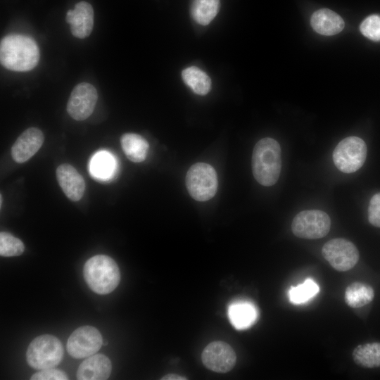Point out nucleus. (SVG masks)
<instances>
[{
	"label": "nucleus",
	"instance_id": "15",
	"mask_svg": "<svg viewBox=\"0 0 380 380\" xmlns=\"http://www.w3.org/2000/svg\"><path fill=\"white\" fill-rule=\"evenodd\" d=\"M111 369V362L108 357L103 354H94L80 364L77 371V379L105 380L110 376Z\"/></svg>",
	"mask_w": 380,
	"mask_h": 380
},
{
	"label": "nucleus",
	"instance_id": "14",
	"mask_svg": "<svg viewBox=\"0 0 380 380\" xmlns=\"http://www.w3.org/2000/svg\"><path fill=\"white\" fill-rule=\"evenodd\" d=\"M57 181L65 196L72 201H80L85 191L82 176L71 165L64 163L56 169Z\"/></svg>",
	"mask_w": 380,
	"mask_h": 380
},
{
	"label": "nucleus",
	"instance_id": "21",
	"mask_svg": "<svg viewBox=\"0 0 380 380\" xmlns=\"http://www.w3.org/2000/svg\"><path fill=\"white\" fill-rule=\"evenodd\" d=\"M184 82L198 95L207 94L211 88V80L202 70L190 66L182 72Z\"/></svg>",
	"mask_w": 380,
	"mask_h": 380
},
{
	"label": "nucleus",
	"instance_id": "17",
	"mask_svg": "<svg viewBox=\"0 0 380 380\" xmlns=\"http://www.w3.org/2000/svg\"><path fill=\"white\" fill-rule=\"evenodd\" d=\"M228 317L236 329L242 330L251 327L258 319L256 307L248 301L232 303L228 308Z\"/></svg>",
	"mask_w": 380,
	"mask_h": 380
},
{
	"label": "nucleus",
	"instance_id": "11",
	"mask_svg": "<svg viewBox=\"0 0 380 380\" xmlns=\"http://www.w3.org/2000/svg\"><path fill=\"white\" fill-rule=\"evenodd\" d=\"M201 360L208 369L217 373H226L234 367L236 355L230 345L217 341L209 343L204 348Z\"/></svg>",
	"mask_w": 380,
	"mask_h": 380
},
{
	"label": "nucleus",
	"instance_id": "30",
	"mask_svg": "<svg viewBox=\"0 0 380 380\" xmlns=\"http://www.w3.org/2000/svg\"><path fill=\"white\" fill-rule=\"evenodd\" d=\"M1 204H2V195L1 194L0 195V206L1 207Z\"/></svg>",
	"mask_w": 380,
	"mask_h": 380
},
{
	"label": "nucleus",
	"instance_id": "9",
	"mask_svg": "<svg viewBox=\"0 0 380 380\" xmlns=\"http://www.w3.org/2000/svg\"><path fill=\"white\" fill-rule=\"evenodd\" d=\"M102 345L103 338L96 328L91 326H82L71 334L66 348L70 356L81 359L94 355Z\"/></svg>",
	"mask_w": 380,
	"mask_h": 380
},
{
	"label": "nucleus",
	"instance_id": "28",
	"mask_svg": "<svg viewBox=\"0 0 380 380\" xmlns=\"http://www.w3.org/2000/svg\"><path fill=\"white\" fill-rule=\"evenodd\" d=\"M368 220L373 226L380 227V193L374 194L370 199Z\"/></svg>",
	"mask_w": 380,
	"mask_h": 380
},
{
	"label": "nucleus",
	"instance_id": "12",
	"mask_svg": "<svg viewBox=\"0 0 380 380\" xmlns=\"http://www.w3.org/2000/svg\"><path fill=\"white\" fill-rule=\"evenodd\" d=\"M44 140V134L39 129H27L18 137L11 148L13 159L18 163L26 162L39 151Z\"/></svg>",
	"mask_w": 380,
	"mask_h": 380
},
{
	"label": "nucleus",
	"instance_id": "1",
	"mask_svg": "<svg viewBox=\"0 0 380 380\" xmlns=\"http://www.w3.org/2000/svg\"><path fill=\"white\" fill-rule=\"evenodd\" d=\"M40 57L39 47L30 37L21 34H10L1 39L0 61L13 71L25 72L37 65Z\"/></svg>",
	"mask_w": 380,
	"mask_h": 380
},
{
	"label": "nucleus",
	"instance_id": "3",
	"mask_svg": "<svg viewBox=\"0 0 380 380\" xmlns=\"http://www.w3.org/2000/svg\"><path fill=\"white\" fill-rule=\"evenodd\" d=\"M83 275L89 287L98 294L111 293L120 280L117 263L106 255H96L89 258L84 265Z\"/></svg>",
	"mask_w": 380,
	"mask_h": 380
},
{
	"label": "nucleus",
	"instance_id": "26",
	"mask_svg": "<svg viewBox=\"0 0 380 380\" xmlns=\"http://www.w3.org/2000/svg\"><path fill=\"white\" fill-rule=\"evenodd\" d=\"M361 33L367 38L374 41H380V15H371L366 18L360 26Z\"/></svg>",
	"mask_w": 380,
	"mask_h": 380
},
{
	"label": "nucleus",
	"instance_id": "10",
	"mask_svg": "<svg viewBox=\"0 0 380 380\" xmlns=\"http://www.w3.org/2000/svg\"><path fill=\"white\" fill-rule=\"evenodd\" d=\"M98 100L96 88L89 83L82 82L72 89L67 103V111L76 120H84L93 113Z\"/></svg>",
	"mask_w": 380,
	"mask_h": 380
},
{
	"label": "nucleus",
	"instance_id": "7",
	"mask_svg": "<svg viewBox=\"0 0 380 380\" xmlns=\"http://www.w3.org/2000/svg\"><path fill=\"white\" fill-rule=\"evenodd\" d=\"M331 228L329 216L319 210H308L298 213L293 218L291 229L301 239H317L325 236Z\"/></svg>",
	"mask_w": 380,
	"mask_h": 380
},
{
	"label": "nucleus",
	"instance_id": "8",
	"mask_svg": "<svg viewBox=\"0 0 380 380\" xmlns=\"http://www.w3.org/2000/svg\"><path fill=\"white\" fill-rule=\"evenodd\" d=\"M322 254L330 265L339 272L352 269L360 257L356 246L350 241L343 238L333 239L324 243Z\"/></svg>",
	"mask_w": 380,
	"mask_h": 380
},
{
	"label": "nucleus",
	"instance_id": "22",
	"mask_svg": "<svg viewBox=\"0 0 380 380\" xmlns=\"http://www.w3.org/2000/svg\"><path fill=\"white\" fill-rule=\"evenodd\" d=\"M220 0H194L191 6L193 19L201 25H208L220 9Z\"/></svg>",
	"mask_w": 380,
	"mask_h": 380
},
{
	"label": "nucleus",
	"instance_id": "2",
	"mask_svg": "<svg viewBox=\"0 0 380 380\" xmlns=\"http://www.w3.org/2000/svg\"><path fill=\"white\" fill-rule=\"evenodd\" d=\"M281 169L279 143L269 137L258 141L252 154V171L256 181L265 186H272L277 182Z\"/></svg>",
	"mask_w": 380,
	"mask_h": 380
},
{
	"label": "nucleus",
	"instance_id": "16",
	"mask_svg": "<svg viewBox=\"0 0 380 380\" xmlns=\"http://www.w3.org/2000/svg\"><path fill=\"white\" fill-rule=\"evenodd\" d=\"M310 23L315 32L326 36L339 33L345 25L343 18L338 14L328 8L315 11L311 17Z\"/></svg>",
	"mask_w": 380,
	"mask_h": 380
},
{
	"label": "nucleus",
	"instance_id": "4",
	"mask_svg": "<svg viewBox=\"0 0 380 380\" xmlns=\"http://www.w3.org/2000/svg\"><path fill=\"white\" fill-rule=\"evenodd\" d=\"M63 353V345L58 338L44 334L31 341L26 352V360L30 367L42 370L59 365Z\"/></svg>",
	"mask_w": 380,
	"mask_h": 380
},
{
	"label": "nucleus",
	"instance_id": "29",
	"mask_svg": "<svg viewBox=\"0 0 380 380\" xmlns=\"http://www.w3.org/2000/svg\"><path fill=\"white\" fill-rule=\"evenodd\" d=\"M162 380H185L187 379L184 376H179L175 374H168L161 378Z\"/></svg>",
	"mask_w": 380,
	"mask_h": 380
},
{
	"label": "nucleus",
	"instance_id": "23",
	"mask_svg": "<svg viewBox=\"0 0 380 380\" xmlns=\"http://www.w3.org/2000/svg\"><path fill=\"white\" fill-rule=\"evenodd\" d=\"M115 163L113 156L107 152L97 153L90 163L92 175L101 179H107L115 171Z\"/></svg>",
	"mask_w": 380,
	"mask_h": 380
},
{
	"label": "nucleus",
	"instance_id": "27",
	"mask_svg": "<svg viewBox=\"0 0 380 380\" xmlns=\"http://www.w3.org/2000/svg\"><path fill=\"white\" fill-rule=\"evenodd\" d=\"M32 380H67V374L61 370L48 368L42 369L40 372L34 373L31 376Z\"/></svg>",
	"mask_w": 380,
	"mask_h": 380
},
{
	"label": "nucleus",
	"instance_id": "6",
	"mask_svg": "<svg viewBox=\"0 0 380 380\" xmlns=\"http://www.w3.org/2000/svg\"><path fill=\"white\" fill-rule=\"evenodd\" d=\"M367 156V146L357 137L342 139L335 147L332 158L335 166L344 173H353L364 164Z\"/></svg>",
	"mask_w": 380,
	"mask_h": 380
},
{
	"label": "nucleus",
	"instance_id": "25",
	"mask_svg": "<svg viewBox=\"0 0 380 380\" xmlns=\"http://www.w3.org/2000/svg\"><path fill=\"white\" fill-rule=\"evenodd\" d=\"M25 251L22 241L6 232L0 233V255L13 257L21 255Z\"/></svg>",
	"mask_w": 380,
	"mask_h": 380
},
{
	"label": "nucleus",
	"instance_id": "20",
	"mask_svg": "<svg viewBox=\"0 0 380 380\" xmlns=\"http://www.w3.org/2000/svg\"><path fill=\"white\" fill-rule=\"evenodd\" d=\"M352 357L357 365L364 368L380 367V343L358 345L353 351Z\"/></svg>",
	"mask_w": 380,
	"mask_h": 380
},
{
	"label": "nucleus",
	"instance_id": "18",
	"mask_svg": "<svg viewBox=\"0 0 380 380\" xmlns=\"http://www.w3.org/2000/svg\"><path fill=\"white\" fill-rule=\"evenodd\" d=\"M120 143L125 156L129 160L141 163L146 159L149 145L141 135L125 133L121 137Z\"/></svg>",
	"mask_w": 380,
	"mask_h": 380
},
{
	"label": "nucleus",
	"instance_id": "13",
	"mask_svg": "<svg viewBox=\"0 0 380 380\" xmlns=\"http://www.w3.org/2000/svg\"><path fill=\"white\" fill-rule=\"evenodd\" d=\"M65 20L70 25L72 35L79 39L87 37L94 27V10L91 5L86 1L75 4L73 10H68Z\"/></svg>",
	"mask_w": 380,
	"mask_h": 380
},
{
	"label": "nucleus",
	"instance_id": "19",
	"mask_svg": "<svg viewBox=\"0 0 380 380\" xmlns=\"http://www.w3.org/2000/svg\"><path fill=\"white\" fill-rule=\"evenodd\" d=\"M374 297V291L371 286L355 281L346 288L344 300L349 307L357 308L369 304Z\"/></svg>",
	"mask_w": 380,
	"mask_h": 380
},
{
	"label": "nucleus",
	"instance_id": "5",
	"mask_svg": "<svg viewBox=\"0 0 380 380\" xmlns=\"http://www.w3.org/2000/svg\"><path fill=\"white\" fill-rule=\"evenodd\" d=\"M217 177L209 164L197 163L191 165L186 175V186L191 196L198 201L212 198L217 189Z\"/></svg>",
	"mask_w": 380,
	"mask_h": 380
},
{
	"label": "nucleus",
	"instance_id": "24",
	"mask_svg": "<svg viewBox=\"0 0 380 380\" xmlns=\"http://www.w3.org/2000/svg\"><path fill=\"white\" fill-rule=\"evenodd\" d=\"M319 291L318 285L310 278H308L303 284L292 286L289 292V298L294 304L308 302Z\"/></svg>",
	"mask_w": 380,
	"mask_h": 380
}]
</instances>
